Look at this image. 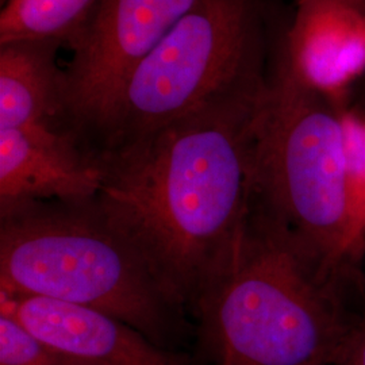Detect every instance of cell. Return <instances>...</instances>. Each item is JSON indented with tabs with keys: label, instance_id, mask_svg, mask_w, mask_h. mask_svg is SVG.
<instances>
[{
	"label": "cell",
	"instance_id": "obj_14",
	"mask_svg": "<svg viewBox=\"0 0 365 365\" xmlns=\"http://www.w3.org/2000/svg\"><path fill=\"white\" fill-rule=\"evenodd\" d=\"M333 365H365L364 277H361L356 291L349 329Z\"/></svg>",
	"mask_w": 365,
	"mask_h": 365
},
{
	"label": "cell",
	"instance_id": "obj_12",
	"mask_svg": "<svg viewBox=\"0 0 365 365\" xmlns=\"http://www.w3.org/2000/svg\"><path fill=\"white\" fill-rule=\"evenodd\" d=\"M345 184L348 200V257L359 267L365 255V114L344 106Z\"/></svg>",
	"mask_w": 365,
	"mask_h": 365
},
{
	"label": "cell",
	"instance_id": "obj_4",
	"mask_svg": "<svg viewBox=\"0 0 365 365\" xmlns=\"http://www.w3.org/2000/svg\"><path fill=\"white\" fill-rule=\"evenodd\" d=\"M272 0H195L130 73L92 150L140 144L225 98L262 88L283 30Z\"/></svg>",
	"mask_w": 365,
	"mask_h": 365
},
{
	"label": "cell",
	"instance_id": "obj_1",
	"mask_svg": "<svg viewBox=\"0 0 365 365\" xmlns=\"http://www.w3.org/2000/svg\"><path fill=\"white\" fill-rule=\"evenodd\" d=\"M267 84L101 156L98 206L182 307L191 309L252 209L256 123Z\"/></svg>",
	"mask_w": 365,
	"mask_h": 365
},
{
	"label": "cell",
	"instance_id": "obj_13",
	"mask_svg": "<svg viewBox=\"0 0 365 365\" xmlns=\"http://www.w3.org/2000/svg\"><path fill=\"white\" fill-rule=\"evenodd\" d=\"M0 365H81L57 352L18 319L0 313Z\"/></svg>",
	"mask_w": 365,
	"mask_h": 365
},
{
	"label": "cell",
	"instance_id": "obj_9",
	"mask_svg": "<svg viewBox=\"0 0 365 365\" xmlns=\"http://www.w3.org/2000/svg\"><path fill=\"white\" fill-rule=\"evenodd\" d=\"M283 43L288 64L306 87L345 105L365 75V3L297 0Z\"/></svg>",
	"mask_w": 365,
	"mask_h": 365
},
{
	"label": "cell",
	"instance_id": "obj_15",
	"mask_svg": "<svg viewBox=\"0 0 365 365\" xmlns=\"http://www.w3.org/2000/svg\"><path fill=\"white\" fill-rule=\"evenodd\" d=\"M359 1H361V3H365V0H359Z\"/></svg>",
	"mask_w": 365,
	"mask_h": 365
},
{
	"label": "cell",
	"instance_id": "obj_7",
	"mask_svg": "<svg viewBox=\"0 0 365 365\" xmlns=\"http://www.w3.org/2000/svg\"><path fill=\"white\" fill-rule=\"evenodd\" d=\"M101 157L60 123L0 130V212L41 202L95 199Z\"/></svg>",
	"mask_w": 365,
	"mask_h": 365
},
{
	"label": "cell",
	"instance_id": "obj_11",
	"mask_svg": "<svg viewBox=\"0 0 365 365\" xmlns=\"http://www.w3.org/2000/svg\"><path fill=\"white\" fill-rule=\"evenodd\" d=\"M98 0H7L0 13V45L54 41L72 49Z\"/></svg>",
	"mask_w": 365,
	"mask_h": 365
},
{
	"label": "cell",
	"instance_id": "obj_3",
	"mask_svg": "<svg viewBox=\"0 0 365 365\" xmlns=\"http://www.w3.org/2000/svg\"><path fill=\"white\" fill-rule=\"evenodd\" d=\"M0 217V291L91 307L170 349L184 307L95 199L33 203Z\"/></svg>",
	"mask_w": 365,
	"mask_h": 365
},
{
	"label": "cell",
	"instance_id": "obj_5",
	"mask_svg": "<svg viewBox=\"0 0 365 365\" xmlns=\"http://www.w3.org/2000/svg\"><path fill=\"white\" fill-rule=\"evenodd\" d=\"M283 38L284 33L256 123V196L319 257L359 269L346 248L345 105L310 90L295 76Z\"/></svg>",
	"mask_w": 365,
	"mask_h": 365
},
{
	"label": "cell",
	"instance_id": "obj_10",
	"mask_svg": "<svg viewBox=\"0 0 365 365\" xmlns=\"http://www.w3.org/2000/svg\"><path fill=\"white\" fill-rule=\"evenodd\" d=\"M60 48L58 42L41 39L0 45V130L63 125L66 71L57 64Z\"/></svg>",
	"mask_w": 365,
	"mask_h": 365
},
{
	"label": "cell",
	"instance_id": "obj_2",
	"mask_svg": "<svg viewBox=\"0 0 365 365\" xmlns=\"http://www.w3.org/2000/svg\"><path fill=\"white\" fill-rule=\"evenodd\" d=\"M361 274L314 253L257 196L191 306L207 365H333Z\"/></svg>",
	"mask_w": 365,
	"mask_h": 365
},
{
	"label": "cell",
	"instance_id": "obj_6",
	"mask_svg": "<svg viewBox=\"0 0 365 365\" xmlns=\"http://www.w3.org/2000/svg\"><path fill=\"white\" fill-rule=\"evenodd\" d=\"M195 0H98L66 71L63 125L90 148L118 93ZM93 152V150H92Z\"/></svg>",
	"mask_w": 365,
	"mask_h": 365
},
{
	"label": "cell",
	"instance_id": "obj_8",
	"mask_svg": "<svg viewBox=\"0 0 365 365\" xmlns=\"http://www.w3.org/2000/svg\"><path fill=\"white\" fill-rule=\"evenodd\" d=\"M0 313L18 319L53 349L81 365H192L137 329L91 307L0 291Z\"/></svg>",
	"mask_w": 365,
	"mask_h": 365
}]
</instances>
